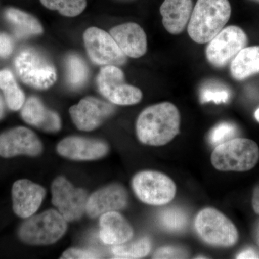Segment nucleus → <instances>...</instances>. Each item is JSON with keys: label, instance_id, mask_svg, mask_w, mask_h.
Instances as JSON below:
<instances>
[{"label": "nucleus", "instance_id": "obj_1", "mask_svg": "<svg viewBox=\"0 0 259 259\" xmlns=\"http://www.w3.org/2000/svg\"><path fill=\"white\" fill-rule=\"evenodd\" d=\"M181 116L178 108L164 102L146 107L136 122V134L142 144L165 146L180 133Z\"/></svg>", "mask_w": 259, "mask_h": 259}, {"label": "nucleus", "instance_id": "obj_2", "mask_svg": "<svg viewBox=\"0 0 259 259\" xmlns=\"http://www.w3.org/2000/svg\"><path fill=\"white\" fill-rule=\"evenodd\" d=\"M231 16L228 0H197L187 26L189 35L197 44H207L225 28Z\"/></svg>", "mask_w": 259, "mask_h": 259}, {"label": "nucleus", "instance_id": "obj_3", "mask_svg": "<svg viewBox=\"0 0 259 259\" xmlns=\"http://www.w3.org/2000/svg\"><path fill=\"white\" fill-rule=\"evenodd\" d=\"M259 147L250 139L235 138L218 145L211 155L212 166L221 171L243 172L254 168Z\"/></svg>", "mask_w": 259, "mask_h": 259}, {"label": "nucleus", "instance_id": "obj_4", "mask_svg": "<svg viewBox=\"0 0 259 259\" xmlns=\"http://www.w3.org/2000/svg\"><path fill=\"white\" fill-rule=\"evenodd\" d=\"M194 227L199 238L212 246L230 248L234 246L239 238L238 230L231 220L212 207L199 211Z\"/></svg>", "mask_w": 259, "mask_h": 259}, {"label": "nucleus", "instance_id": "obj_5", "mask_svg": "<svg viewBox=\"0 0 259 259\" xmlns=\"http://www.w3.org/2000/svg\"><path fill=\"white\" fill-rule=\"evenodd\" d=\"M66 229L67 221L59 211L49 209L25 221L19 230V237L27 244L51 245L59 241Z\"/></svg>", "mask_w": 259, "mask_h": 259}, {"label": "nucleus", "instance_id": "obj_6", "mask_svg": "<svg viewBox=\"0 0 259 259\" xmlns=\"http://www.w3.org/2000/svg\"><path fill=\"white\" fill-rule=\"evenodd\" d=\"M15 67L20 79L37 90L51 88L57 79L54 64L44 54L31 48L19 53Z\"/></svg>", "mask_w": 259, "mask_h": 259}, {"label": "nucleus", "instance_id": "obj_7", "mask_svg": "<svg viewBox=\"0 0 259 259\" xmlns=\"http://www.w3.org/2000/svg\"><path fill=\"white\" fill-rule=\"evenodd\" d=\"M133 190L146 204L163 206L171 202L177 193V186L169 177L156 171H143L133 178Z\"/></svg>", "mask_w": 259, "mask_h": 259}, {"label": "nucleus", "instance_id": "obj_8", "mask_svg": "<svg viewBox=\"0 0 259 259\" xmlns=\"http://www.w3.org/2000/svg\"><path fill=\"white\" fill-rule=\"evenodd\" d=\"M97 86L100 93L114 105H136L142 100V92L125 83V75L118 66H104L97 76Z\"/></svg>", "mask_w": 259, "mask_h": 259}, {"label": "nucleus", "instance_id": "obj_9", "mask_svg": "<svg viewBox=\"0 0 259 259\" xmlns=\"http://www.w3.org/2000/svg\"><path fill=\"white\" fill-rule=\"evenodd\" d=\"M247 44L248 37L244 30L236 25H230L209 42L206 49L207 61L214 67H224Z\"/></svg>", "mask_w": 259, "mask_h": 259}, {"label": "nucleus", "instance_id": "obj_10", "mask_svg": "<svg viewBox=\"0 0 259 259\" xmlns=\"http://www.w3.org/2000/svg\"><path fill=\"white\" fill-rule=\"evenodd\" d=\"M83 37L88 56L95 64L119 67L127 61V56L105 30L91 27L85 30Z\"/></svg>", "mask_w": 259, "mask_h": 259}, {"label": "nucleus", "instance_id": "obj_11", "mask_svg": "<svg viewBox=\"0 0 259 259\" xmlns=\"http://www.w3.org/2000/svg\"><path fill=\"white\" fill-rule=\"evenodd\" d=\"M52 202L67 222L77 221L86 211L88 193L76 188L64 178L59 177L51 186Z\"/></svg>", "mask_w": 259, "mask_h": 259}, {"label": "nucleus", "instance_id": "obj_12", "mask_svg": "<svg viewBox=\"0 0 259 259\" xmlns=\"http://www.w3.org/2000/svg\"><path fill=\"white\" fill-rule=\"evenodd\" d=\"M115 112L111 104L93 97L82 99L69 109L71 119L78 129L91 131L101 125Z\"/></svg>", "mask_w": 259, "mask_h": 259}, {"label": "nucleus", "instance_id": "obj_13", "mask_svg": "<svg viewBox=\"0 0 259 259\" xmlns=\"http://www.w3.org/2000/svg\"><path fill=\"white\" fill-rule=\"evenodd\" d=\"M40 139L31 130L17 127L0 135V156L11 158L18 155L36 156L42 152Z\"/></svg>", "mask_w": 259, "mask_h": 259}, {"label": "nucleus", "instance_id": "obj_14", "mask_svg": "<svg viewBox=\"0 0 259 259\" xmlns=\"http://www.w3.org/2000/svg\"><path fill=\"white\" fill-rule=\"evenodd\" d=\"M128 204V194L123 186L112 184L102 187L88 197L86 212L95 218L112 211L125 208Z\"/></svg>", "mask_w": 259, "mask_h": 259}, {"label": "nucleus", "instance_id": "obj_15", "mask_svg": "<svg viewBox=\"0 0 259 259\" xmlns=\"http://www.w3.org/2000/svg\"><path fill=\"white\" fill-rule=\"evenodd\" d=\"M57 151L61 156L78 161H91L106 156L109 146L100 140L71 136L59 143Z\"/></svg>", "mask_w": 259, "mask_h": 259}, {"label": "nucleus", "instance_id": "obj_16", "mask_svg": "<svg viewBox=\"0 0 259 259\" xmlns=\"http://www.w3.org/2000/svg\"><path fill=\"white\" fill-rule=\"evenodd\" d=\"M12 196L15 214L20 218H28L33 215L41 205L46 190L31 181L20 180L13 185Z\"/></svg>", "mask_w": 259, "mask_h": 259}, {"label": "nucleus", "instance_id": "obj_17", "mask_svg": "<svg viewBox=\"0 0 259 259\" xmlns=\"http://www.w3.org/2000/svg\"><path fill=\"white\" fill-rule=\"evenodd\" d=\"M110 34L126 56L138 59L146 54L148 48L147 36L139 24H121L112 28Z\"/></svg>", "mask_w": 259, "mask_h": 259}, {"label": "nucleus", "instance_id": "obj_18", "mask_svg": "<svg viewBox=\"0 0 259 259\" xmlns=\"http://www.w3.org/2000/svg\"><path fill=\"white\" fill-rule=\"evenodd\" d=\"M100 227V239L106 245L122 244L131 241L134 236L132 226L117 211L102 214Z\"/></svg>", "mask_w": 259, "mask_h": 259}, {"label": "nucleus", "instance_id": "obj_19", "mask_svg": "<svg viewBox=\"0 0 259 259\" xmlns=\"http://www.w3.org/2000/svg\"><path fill=\"white\" fill-rule=\"evenodd\" d=\"M193 8L192 0H164L160 13L167 31L172 35L183 32L188 25Z\"/></svg>", "mask_w": 259, "mask_h": 259}, {"label": "nucleus", "instance_id": "obj_20", "mask_svg": "<svg viewBox=\"0 0 259 259\" xmlns=\"http://www.w3.org/2000/svg\"><path fill=\"white\" fill-rule=\"evenodd\" d=\"M21 116L27 123L47 132H57L61 127L59 115L47 109L35 97H30L25 102L22 107Z\"/></svg>", "mask_w": 259, "mask_h": 259}, {"label": "nucleus", "instance_id": "obj_21", "mask_svg": "<svg viewBox=\"0 0 259 259\" xmlns=\"http://www.w3.org/2000/svg\"><path fill=\"white\" fill-rule=\"evenodd\" d=\"M231 73L237 80H243L259 73V47H245L231 63Z\"/></svg>", "mask_w": 259, "mask_h": 259}, {"label": "nucleus", "instance_id": "obj_22", "mask_svg": "<svg viewBox=\"0 0 259 259\" xmlns=\"http://www.w3.org/2000/svg\"><path fill=\"white\" fill-rule=\"evenodd\" d=\"M7 20L12 24L17 36L28 37L40 35L44 32L41 24L33 15L16 8H10L5 13Z\"/></svg>", "mask_w": 259, "mask_h": 259}, {"label": "nucleus", "instance_id": "obj_23", "mask_svg": "<svg viewBox=\"0 0 259 259\" xmlns=\"http://www.w3.org/2000/svg\"><path fill=\"white\" fill-rule=\"evenodd\" d=\"M0 89L10 110H19L25 102V94L15 81L13 73L8 69L0 71Z\"/></svg>", "mask_w": 259, "mask_h": 259}, {"label": "nucleus", "instance_id": "obj_24", "mask_svg": "<svg viewBox=\"0 0 259 259\" xmlns=\"http://www.w3.org/2000/svg\"><path fill=\"white\" fill-rule=\"evenodd\" d=\"M152 244L148 237L126 242L122 244L112 245V253L115 258H142L149 254Z\"/></svg>", "mask_w": 259, "mask_h": 259}, {"label": "nucleus", "instance_id": "obj_25", "mask_svg": "<svg viewBox=\"0 0 259 259\" xmlns=\"http://www.w3.org/2000/svg\"><path fill=\"white\" fill-rule=\"evenodd\" d=\"M67 81L74 88H81L88 78L89 70L85 61L77 54H71L66 61Z\"/></svg>", "mask_w": 259, "mask_h": 259}, {"label": "nucleus", "instance_id": "obj_26", "mask_svg": "<svg viewBox=\"0 0 259 259\" xmlns=\"http://www.w3.org/2000/svg\"><path fill=\"white\" fill-rule=\"evenodd\" d=\"M159 222L166 231L180 233L188 224V216L185 210L177 207H167L160 212Z\"/></svg>", "mask_w": 259, "mask_h": 259}, {"label": "nucleus", "instance_id": "obj_27", "mask_svg": "<svg viewBox=\"0 0 259 259\" xmlns=\"http://www.w3.org/2000/svg\"><path fill=\"white\" fill-rule=\"evenodd\" d=\"M47 9L56 10L66 17H76L87 7V0H40Z\"/></svg>", "mask_w": 259, "mask_h": 259}, {"label": "nucleus", "instance_id": "obj_28", "mask_svg": "<svg viewBox=\"0 0 259 259\" xmlns=\"http://www.w3.org/2000/svg\"><path fill=\"white\" fill-rule=\"evenodd\" d=\"M237 134V128L233 124L229 122H222L214 127L209 134V141L211 144L218 146L234 139Z\"/></svg>", "mask_w": 259, "mask_h": 259}, {"label": "nucleus", "instance_id": "obj_29", "mask_svg": "<svg viewBox=\"0 0 259 259\" xmlns=\"http://www.w3.org/2000/svg\"><path fill=\"white\" fill-rule=\"evenodd\" d=\"M230 98V93L226 89L218 86L206 87L201 92V102H213L215 104L225 103Z\"/></svg>", "mask_w": 259, "mask_h": 259}, {"label": "nucleus", "instance_id": "obj_30", "mask_svg": "<svg viewBox=\"0 0 259 259\" xmlns=\"http://www.w3.org/2000/svg\"><path fill=\"white\" fill-rule=\"evenodd\" d=\"M188 256L187 250L180 247L165 246L153 253V258H185Z\"/></svg>", "mask_w": 259, "mask_h": 259}, {"label": "nucleus", "instance_id": "obj_31", "mask_svg": "<svg viewBox=\"0 0 259 259\" xmlns=\"http://www.w3.org/2000/svg\"><path fill=\"white\" fill-rule=\"evenodd\" d=\"M101 255L91 250L70 248L63 253L61 258L66 259H89L100 258Z\"/></svg>", "mask_w": 259, "mask_h": 259}, {"label": "nucleus", "instance_id": "obj_32", "mask_svg": "<svg viewBox=\"0 0 259 259\" xmlns=\"http://www.w3.org/2000/svg\"><path fill=\"white\" fill-rule=\"evenodd\" d=\"M13 45L12 39L5 33H0V56L8 57L13 52Z\"/></svg>", "mask_w": 259, "mask_h": 259}, {"label": "nucleus", "instance_id": "obj_33", "mask_svg": "<svg viewBox=\"0 0 259 259\" xmlns=\"http://www.w3.org/2000/svg\"><path fill=\"white\" fill-rule=\"evenodd\" d=\"M252 206H253V210L259 214V185L253 190V197H252Z\"/></svg>", "mask_w": 259, "mask_h": 259}, {"label": "nucleus", "instance_id": "obj_34", "mask_svg": "<svg viewBox=\"0 0 259 259\" xmlns=\"http://www.w3.org/2000/svg\"><path fill=\"white\" fill-rule=\"evenodd\" d=\"M238 259L243 258H258L259 256L255 253L254 250H245L244 251L241 252L236 257Z\"/></svg>", "mask_w": 259, "mask_h": 259}, {"label": "nucleus", "instance_id": "obj_35", "mask_svg": "<svg viewBox=\"0 0 259 259\" xmlns=\"http://www.w3.org/2000/svg\"><path fill=\"white\" fill-rule=\"evenodd\" d=\"M5 105L4 102H3V98L0 96V119L2 118L3 115H4Z\"/></svg>", "mask_w": 259, "mask_h": 259}, {"label": "nucleus", "instance_id": "obj_36", "mask_svg": "<svg viewBox=\"0 0 259 259\" xmlns=\"http://www.w3.org/2000/svg\"><path fill=\"white\" fill-rule=\"evenodd\" d=\"M255 120L259 122V108L257 109L256 111L255 112Z\"/></svg>", "mask_w": 259, "mask_h": 259}, {"label": "nucleus", "instance_id": "obj_37", "mask_svg": "<svg viewBox=\"0 0 259 259\" xmlns=\"http://www.w3.org/2000/svg\"><path fill=\"white\" fill-rule=\"evenodd\" d=\"M117 1H120V2H132V1H134V0H117Z\"/></svg>", "mask_w": 259, "mask_h": 259}, {"label": "nucleus", "instance_id": "obj_38", "mask_svg": "<svg viewBox=\"0 0 259 259\" xmlns=\"http://www.w3.org/2000/svg\"><path fill=\"white\" fill-rule=\"evenodd\" d=\"M254 1L258 2L259 3V0H254Z\"/></svg>", "mask_w": 259, "mask_h": 259}]
</instances>
